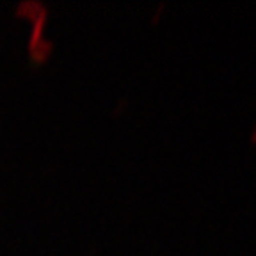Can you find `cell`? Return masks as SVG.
Masks as SVG:
<instances>
[{"label": "cell", "mask_w": 256, "mask_h": 256, "mask_svg": "<svg viewBox=\"0 0 256 256\" xmlns=\"http://www.w3.org/2000/svg\"><path fill=\"white\" fill-rule=\"evenodd\" d=\"M48 20H50V11H48V6H44L43 11L30 20V32H28V40H27V52L30 48L36 46L40 41H43L46 38V27H48Z\"/></svg>", "instance_id": "6da1fadb"}, {"label": "cell", "mask_w": 256, "mask_h": 256, "mask_svg": "<svg viewBox=\"0 0 256 256\" xmlns=\"http://www.w3.org/2000/svg\"><path fill=\"white\" fill-rule=\"evenodd\" d=\"M54 52H56V43H54L50 38H44L36 46L28 50V60H30L34 66H43V64H46L48 60H50Z\"/></svg>", "instance_id": "7a4b0ae2"}, {"label": "cell", "mask_w": 256, "mask_h": 256, "mask_svg": "<svg viewBox=\"0 0 256 256\" xmlns=\"http://www.w3.org/2000/svg\"><path fill=\"white\" fill-rule=\"evenodd\" d=\"M46 4L40 2V0H22L14 6V16L22 18V20H34Z\"/></svg>", "instance_id": "3957f363"}, {"label": "cell", "mask_w": 256, "mask_h": 256, "mask_svg": "<svg viewBox=\"0 0 256 256\" xmlns=\"http://www.w3.org/2000/svg\"><path fill=\"white\" fill-rule=\"evenodd\" d=\"M164 12H166V4H164V2H158V4L153 8L152 16H150V22H152V25L160 24V20H162Z\"/></svg>", "instance_id": "277c9868"}, {"label": "cell", "mask_w": 256, "mask_h": 256, "mask_svg": "<svg viewBox=\"0 0 256 256\" xmlns=\"http://www.w3.org/2000/svg\"><path fill=\"white\" fill-rule=\"evenodd\" d=\"M126 107H128V102L124 100V98H121V100L118 102V105H116V107H114V110H112V112H114L116 116H120L121 110H124V108H126Z\"/></svg>", "instance_id": "5b68a950"}, {"label": "cell", "mask_w": 256, "mask_h": 256, "mask_svg": "<svg viewBox=\"0 0 256 256\" xmlns=\"http://www.w3.org/2000/svg\"><path fill=\"white\" fill-rule=\"evenodd\" d=\"M249 142H251V144H256V123L252 124L251 132H249Z\"/></svg>", "instance_id": "8992f818"}]
</instances>
